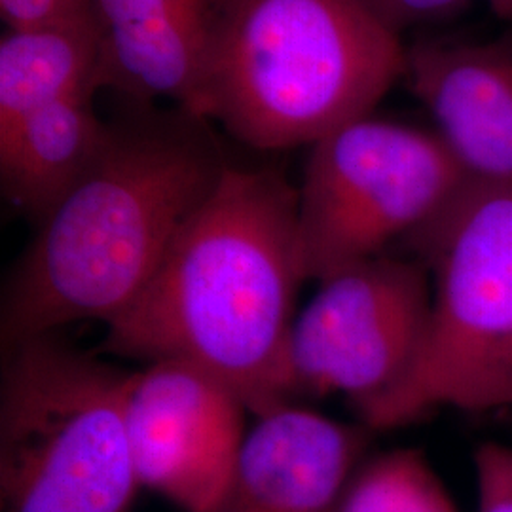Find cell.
Listing matches in <instances>:
<instances>
[{"mask_svg": "<svg viewBox=\"0 0 512 512\" xmlns=\"http://www.w3.org/2000/svg\"><path fill=\"white\" fill-rule=\"evenodd\" d=\"M304 281L298 186L277 167L230 164L101 349L198 366L260 416L291 403L285 351Z\"/></svg>", "mask_w": 512, "mask_h": 512, "instance_id": "cell-1", "label": "cell"}, {"mask_svg": "<svg viewBox=\"0 0 512 512\" xmlns=\"http://www.w3.org/2000/svg\"><path fill=\"white\" fill-rule=\"evenodd\" d=\"M209 124L181 109L110 124L97 164L6 277L4 351L128 310L230 165Z\"/></svg>", "mask_w": 512, "mask_h": 512, "instance_id": "cell-2", "label": "cell"}, {"mask_svg": "<svg viewBox=\"0 0 512 512\" xmlns=\"http://www.w3.org/2000/svg\"><path fill=\"white\" fill-rule=\"evenodd\" d=\"M404 71L403 38L359 0H224L200 116L255 150L311 147Z\"/></svg>", "mask_w": 512, "mask_h": 512, "instance_id": "cell-3", "label": "cell"}, {"mask_svg": "<svg viewBox=\"0 0 512 512\" xmlns=\"http://www.w3.org/2000/svg\"><path fill=\"white\" fill-rule=\"evenodd\" d=\"M129 372L55 334L4 351V512H129L141 482L129 448Z\"/></svg>", "mask_w": 512, "mask_h": 512, "instance_id": "cell-4", "label": "cell"}, {"mask_svg": "<svg viewBox=\"0 0 512 512\" xmlns=\"http://www.w3.org/2000/svg\"><path fill=\"white\" fill-rule=\"evenodd\" d=\"M406 241L431 277L429 325L408 378L359 414L372 431L446 406L469 410L512 349V183L467 177Z\"/></svg>", "mask_w": 512, "mask_h": 512, "instance_id": "cell-5", "label": "cell"}, {"mask_svg": "<svg viewBox=\"0 0 512 512\" xmlns=\"http://www.w3.org/2000/svg\"><path fill=\"white\" fill-rule=\"evenodd\" d=\"M467 175L435 131L372 114L311 145L298 186L306 281L384 255L433 219Z\"/></svg>", "mask_w": 512, "mask_h": 512, "instance_id": "cell-6", "label": "cell"}, {"mask_svg": "<svg viewBox=\"0 0 512 512\" xmlns=\"http://www.w3.org/2000/svg\"><path fill=\"white\" fill-rule=\"evenodd\" d=\"M285 351L287 395L348 397L357 414L384 401L420 357L431 277L420 260L372 256L317 281Z\"/></svg>", "mask_w": 512, "mask_h": 512, "instance_id": "cell-7", "label": "cell"}, {"mask_svg": "<svg viewBox=\"0 0 512 512\" xmlns=\"http://www.w3.org/2000/svg\"><path fill=\"white\" fill-rule=\"evenodd\" d=\"M247 412L232 387L198 366L156 361L131 372L124 414L141 488L183 512H219Z\"/></svg>", "mask_w": 512, "mask_h": 512, "instance_id": "cell-8", "label": "cell"}, {"mask_svg": "<svg viewBox=\"0 0 512 512\" xmlns=\"http://www.w3.org/2000/svg\"><path fill=\"white\" fill-rule=\"evenodd\" d=\"M403 80L469 179L512 183V33L406 44Z\"/></svg>", "mask_w": 512, "mask_h": 512, "instance_id": "cell-9", "label": "cell"}, {"mask_svg": "<svg viewBox=\"0 0 512 512\" xmlns=\"http://www.w3.org/2000/svg\"><path fill=\"white\" fill-rule=\"evenodd\" d=\"M372 429L285 403L245 433L219 512H336Z\"/></svg>", "mask_w": 512, "mask_h": 512, "instance_id": "cell-10", "label": "cell"}, {"mask_svg": "<svg viewBox=\"0 0 512 512\" xmlns=\"http://www.w3.org/2000/svg\"><path fill=\"white\" fill-rule=\"evenodd\" d=\"M224 0H92L103 90L202 112Z\"/></svg>", "mask_w": 512, "mask_h": 512, "instance_id": "cell-11", "label": "cell"}, {"mask_svg": "<svg viewBox=\"0 0 512 512\" xmlns=\"http://www.w3.org/2000/svg\"><path fill=\"white\" fill-rule=\"evenodd\" d=\"M109 137L93 95L69 97L0 126L2 196L38 226L92 171Z\"/></svg>", "mask_w": 512, "mask_h": 512, "instance_id": "cell-12", "label": "cell"}, {"mask_svg": "<svg viewBox=\"0 0 512 512\" xmlns=\"http://www.w3.org/2000/svg\"><path fill=\"white\" fill-rule=\"evenodd\" d=\"M101 90V48L92 12L2 35L0 126L57 101Z\"/></svg>", "mask_w": 512, "mask_h": 512, "instance_id": "cell-13", "label": "cell"}, {"mask_svg": "<svg viewBox=\"0 0 512 512\" xmlns=\"http://www.w3.org/2000/svg\"><path fill=\"white\" fill-rule=\"evenodd\" d=\"M336 512H459L431 463L416 448L366 458Z\"/></svg>", "mask_w": 512, "mask_h": 512, "instance_id": "cell-14", "label": "cell"}, {"mask_svg": "<svg viewBox=\"0 0 512 512\" xmlns=\"http://www.w3.org/2000/svg\"><path fill=\"white\" fill-rule=\"evenodd\" d=\"M395 37L444 23L465 12L473 0H359Z\"/></svg>", "mask_w": 512, "mask_h": 512, "instance_id": "cell-15", "label": "cell"}, {"mask_svg": "<svg viewBox=\"0 0 512 512\" xmlns=\"http://www.w3.org/2000/svg\"><path fill=\"white\" fill-rule=\"evenodd\" d=\"M473 461L478 512H512V446L482 442Z\"/></svg>", "mask_w": 512, "mask_h": 512, "instance_id": "cell-16", "label": "cell"}, {"mask_svg": "<svg viewBox=\"0 0 512 512\" xmlns=\"http://www.w3.org/2000/svg\"><path fill=\"white\" fill-rule=\"evenodd\" d=\"M90 12L92 0H0V14L6 29L86 18Z\"/></svg>", "mask_w": 512, "mask_h": 512, "instance_id": "cell-17", "label": "cell"}, {"mask_svg": "<svg viewBox=\"0 0 512 512\" xmlns=\"http://www.w3.org/2000/svg\"><path fill=\"white\" fill-rule=\"evenodd\" d=\"M512 406V349L507 357L495 366L494 372L486 378L476 391L469 410H492Z\"/></svg>", "mask_w": 512, "mask_h": 512, "instance_id": "cell-18", "label": "cell"}, {"mask_svg": "<svg viewBox=\"0 0 512 512\" xmlns=\"http://www.w3.org/2000/svg\"><path fill=\"white\" fill-rule=\"evenodd\" d=\"M490 10L503 21H512V0H486Z\"/></svg>", "mask_w": 512, "mask_h": 512, "instance_id": "cell-19", "label": "cell"}]
</instances>
